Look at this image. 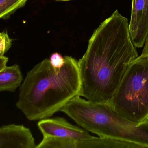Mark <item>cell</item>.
I'll return each instance as SVG.
<instances>
[{"mask_svg": "<svg viewBox=\"0 0 148 148\" xmlns=\"http://www.w3.org/2000/svg\"><path fill=\"white\" fill-rule=\"evenodd\" d=\"M138 56L128 20L116 10L95 30L86 52L77 61L82 82L78 96L108 103L130 63Z\"/></svg>", "mask_w": 148, "mask_h": 148, "instance_id": "cell-1", "label": "cell"}, {"mask_svg": "<svg viewBox=\"0 0 148 148\" xmlns=\"http://www.w3.org/2000/svg\"><path fill=\"white\" fill-rule=\"evenodd\" d=\"M64 57L61 68H54L47 58L27 73L16 106L29 120L51 117L79 95L82 82L78 61L72 56Z\"/></svg>", "mask_w": 148, "mask_h": 148, "instance_id": "cell-2", "label": "cell"}, {"mask_svg": "<svg viewBox=\"0 0 148 148\" xmlns=\"http://www.w3.org/2000/svg\"><path fill=\"white\" fill-rule=\"evenodd\" d=\"M129 65L108 104L116 114L129 120H148V46Z\"/></svg>", "mask_w": 148, "mask_h": 148, "instance_id": "cell-3", "label": "cell"}, {"mask_svg": "<svg viewBox=\"0 0 148 148\" xmlns=\"http://www.w3.org/2000/svg\"><path fill=\"white\" fill-rule=\"evenodd\" d=\"M37 126L44 137L89 140L95 137L84 129L72 125L62 117L42 119L38 122Z\"/></svg>", "mask_w": 148, "mask_h": 148, "instance_id": "cell-4", "label": "cell"}, {"mask_svg": "<svg viewBox=\"0 0 148 148\" xmlns=\"http://www.w3.org/2000/svg\"><path fill=\"white\" fill-rule=\"evenodd\" d=\"M129 30L134 45L143 47L148 36V0H132Z\"/></svg>", "mask_w": 148, "mask_h": 148, "instance_id": "cell-5", "label": "cell"}, {"mask_svg": "<svg viewBox=\"0 0 148 148\" xmlns=\"http://www.w3.org/2000/svg\"><path fill=\"white\" fill-rule=\"evenodd\" d=\"M29 129L23 125L10 124L0 127V148H36Z\"/></svg>", "mask_w": 148, "mask_h": 148, "instance_id": "cell-6", "label": "cell"}, {"mask_svg": "<svg viewBox=\"0 0 148 148\" xmlns=\"http://www.w3.org/2000/svg\"><path fill=\"white\" fill-rule=\"evenodd\" d=\"M54 145L56 148H116V141L104 137H94L89 140L56 138Z\"/></svg>", "mask_w": 148, "mask_h": 148, "instance_id": "cell-7", "label": "cell"}, {"mask_svg": "<svg viewBox=\"0 0 148 148\" xmlns=\"http://www.w3.org/2000/svg\"><path fill=\"white\" fill-rule=\"evenodd\" d=\"M23 77L18 64L6 66L0 70V92H14L20 87Z\"/></svg>", "mask_w": 148, "mask_h": 148, "instance_id": "cell-8", "label": "cell"}, {"mask_svg": "<svg viewBox=\"0 0 148 148\" xmlns=\"http://www.w3.org/2000/svg\"><path fill=\"white\" fill-rule=\"evenodd\" d=\"M28 0H0V19H7L23 7Z\"/></svg>", "mask_w": 148, "mask_h": 148, "instance_id": "cell-9", "label": "cell"}, {"mask_svg": "<svg viewBox=\"0 0 148 148\" xmlns=\"http://www.w3.org/2000/svg\"><path fill=\"white\" fill-rule=\"evenodd\" d=\"M12 46V40L10 38L7 31L0 33V56H4V54Z\"/></svg>", "mask_w": 148, "mask_h": 148, "instance_id": "cell-10", "label": "cell"}, {"mask_svg": "<svg viewBox=\"0 0 148 148\" xmlns=\"http://www.w3.org/2000/svg\"><path fill=\"white\" fill-rule=\"evenodd\" d=\"M49 60L51 66L56 69L61 68L65 63V57L57 52L52 54Z\"/></svg>", "mask_w": 148, "mask_h": 148, "instance_id": "cell-11", "label": "cell"}, {"mask_svg": "<svg viewBox=\"0 0 148 148\" xmlns=\"http://www.w3.org/2000/svg\"><path fill=\"white\" fill-rule=\"evenodd\" d=\"M8 61V57L5 56H0V70L7 66V63Z\"/></svg>", "mask_w": 148, "mask_h": 148, "instance_id": "cell-12", "label": "cell"}, {"mask_svg": "<svg viewBox=\"0 0 148 148\" xmlns=\"http://www.w3.org/2000/svg\"><path fill=\"white\" fill-rule=\"evenodd\" d=\"M145 43H146V44H147L148 45V36L147 37V39H146V41H145Z\"/></svg>", "mask_w": 148, "mask_h": 148, "instance_id": "cell-13", "label": "cell"}, {"mask_svg": "<svg viewBox=\"0 0 148 148\" xmlns=\"http://www.w3.org/2000/svg\"><path fill=\"white\" fill-rule=\"evenodd\" d=\"M58 1H69L71 0H58Z\"/></svg>", "mask_w": 148, "mask_h": 148, "instance_id": "cell-14", "label": "cell"}]
</instances>
